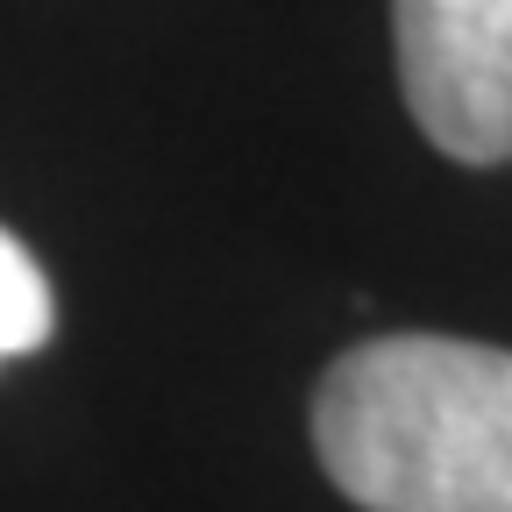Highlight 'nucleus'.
I'll return each mask as SVG.
<instances>
[{"label": "nucleus", "mask_w": 512, "mask_h": 512, "mask_svg": "<svg viewBox=\"0 0 512 512\" xmlns=\"http://www.w3.org/2000/svg\"><path fill=\"white\" fill-rule=\"evenodd\" d=\"M313 448L363 512H512V349L377 335L320 377Z\"/></svg>", "instance_id": "nucleus-1"}, {"label": "nucleus", "mask_w": 512, "mask_h": 512, "mask_svg": "<svg viewBox=\"0 0 512 512\" xmlns=\"http://www.w3.org/2000/svg\"><path fill=\"white\" fill-rule=\"evenodd\" d=\"M50 320H57V306H50V285L36 271V256L0 228V363L43 349L50 342Z\"/></svg>", "instance_id": "nucleus-3"}, {"label": "nucleus", "mask_w": 512, "mask_h": 512, "mask_svg": "<svg viewBox=\"0 0 512 512\" xmlns=\"http://www.w3.org/2000/svg\"><path fill=\"white\" fill-rule=\"evenodd\" d=\"M399 86L456 164H512V0H392Z\"/></svg>", "instance_id": "nucleus-2"}]
</instances>
